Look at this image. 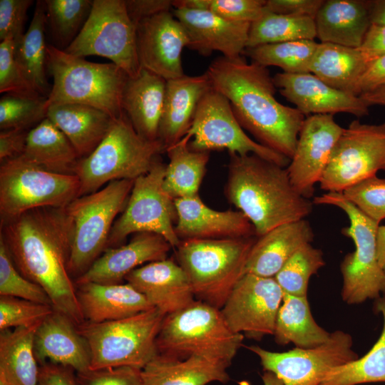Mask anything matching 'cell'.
<instances>
[{
	"mask_svg": "<svg viewBox=\"0 0 385 385\" xmlns=\"http://www.w3.org/2000/svg\"><path fill=\"white\" fill-rule=\"evenodd\" d=\"M34 349L39 366L53 363L71 367L76 373L90 369L91 354L86 340L74 322L55 310L36 328Z\"/></svg>",
	"mask_w": 385,
	"mask_h": 385,
	"instance_id": "25",
	"label": "cell"
},
{
	"mask_svg": "<svg viewBox=\"0 0 385 385\" xmlns=\"http://www.w3.org/2000/svg\"><path fill=\"white\" fill-rule=\"evenodd\" d=\"M266 0H211L210 11L232 22L250 23L265 11Z\"/></svg>",
	"mask_w": 385,
	"mask_h": 385,
	"instance_id": "50",
	"label": "cell"
},
{
	"mask_svg": "<svg viewBox=\"0 0 385 385\" xmlns=\"http://www.w3.org/2000/svg\"><path fill=\"white\" fill-rule=\"evenodd\" d=\"M324 265L322 250L307 244L289 259L274 279L284 293L307 297L310 277Z\"/></svg>",
	"mask_w": 385,
	"mask_h": 385,
	"instance_id": "43",
	"label": "cell"
},
{
	"mask_svg": "<svg viewBox=\"0 0 385 385\" xmlns=\"http://www.w3.org/2000/svg\"><path fill=\"white\" fill-rule=\"evenodd\" d=\"M46 98L6 93L0 99L1 130L26 129L46 118Z\"/></svg>",
	"mask_w": 385,
	"mask_h": 385,
	"instance_id": "44",
	"label": "cell"
},
{
	"mask_svg": "<svg viewBox=\"0 0 385 385\" xmlns=\"http://www.w3.org/2000/svg\"><path fill=\"white\" fill-rule=\"evenodd\" d=\"M312 202L337 207L349 220V226L343 228L342 233L353 240L355 250L346 254L340 265L343 301L349 304H358L384 295L385 273L379 265L376 250L379 224L365 215L342 192L324 193L315 197Z\"/></svg>",
	"mask_w": 385,
	"mask_h": 385,
	"instance_id": "10",
	"label": "cell"
},
{
	"mask_svg": "<svg viewBox=\"0 0 385 385\" xmlns=\"http://www.w3.org/2000/svg\"><path fill=\"white\" fill-rule=\"evenodd\" d=\"M344 128L333 115H310L301 127L296 148L287 170L291 183L309 199L319 183Z\"/></svg>",
	"mask_w": 385,
	"mask_h": 385,
	"instance_id": "18",
	"label": "cell"
},
{
	"mask_svg": "<svg viewBox=\"0 0 385 385\" xmlns=\"http://www.w3.org/2000/svg\"><path fill=\"white\" fill-rule=\"evenodd\" d=\"M190 137L186 135L168 148L169 163L163 180L165 191L175 200L198 195L210 159V152L195 151L189 148Z\"/></svg>",
	"mask_w": 385,
	"mask_h": 385,
	"instance_id": "37",
	"label": "cell"
},
{
	"mask_svg": "<svg viewBox=\"0 0 385 385\" xmlns=\"http://www.w3.org/2000/svg\"><path fill=\"white\" fill-rule=\"evenodd\" d=\"M284 294L274 277L246 273L235 284L220 311L235 333L260 339L274 334Z\"/></svg>",
	"mask_w": 385,
	"mask_h": 385,
	"instance_id": "17",
	"label": "cell"
},
{
	"mask_svg": "<svg viewBox=\"0 0 385 385\" xmlns=\"http://www.w3.org/2000/svg\"><path fill=\"white\" fill-rule=\"evenodd\" d=\"M136 37L141 68L166 81L185 76L182 52L190 39L173 13L165 11L143 20L136 26Z\"/></svg>",
	"mask_w": 385,
	"mask_h": 385,
	"instance_id": "19",
	"label": "cell"
},
{
	"mask_svg": "<svg viewBox=\"0 0 385 385\" xmlns=\"http://www.w3.org/2000/svg\"><path fill=\"white\" fill-rule=\"evenodd\" d=\"M385 87V53L376 57L356 81L353 93L360 96Z\"/></svg>",
	"mask_w": 385,
	"mask_h": 385,
	"instance_id": "53",
	"label": "cell"
},
{
	"mask_svg": "<svg viewBox=\"0 0 385 385\" xmlns=\"http://www.w3.org/2000/svg\"><path fill=\"white\" fill-rule=\"evenodd\" d=\"M76 293L85 321L99 323L118 320L154 308L128 283L76 284Z\"/></svg>",
	"mask_w": 385,
	"mask_h": 385,
	"instance_id": "28",
	"label": "cell"
},
{
	"mask_svg": "<svg viewBox=\"0 0 385 385\" xmlns=\"http://www.w3.org/2000/svg\"><path fill=\"white\" fill-rule=\"evenodd\" d=\"M173 14L188 33V48L202 56L220 51L237 58L247 47L250 23L229 21L210 10L174 9Z\"/></svg>",
	"mask_w": 385,
	"mask_h": 385,
	"instance_id": "23",
	"label": "cell"
},
{
	"mask_svg": "<svg viewBox=\"0 0 385 385\" xmlns=\"http://www.w3.org/2000/svg\"><path fill=\"white\" fill-rule=\"evenodd\" d=\"M360 97L369 106L373 105L385 106V87L373 92L362 94Z\"/></svg>",
	"mask_w": 385,
	"mask_h": 385,
	"instance_id": "61",
	"label": "cell"
},
{
	"mask_svg": "<svg viewBox=\"0 0 385 385\" xmlns=\"http://www.w3.org/2000/svg\"><path fill=\"white\" fill-rule=\"evenodd\" d=\"M207 74L213 89L230 101L242 128L257 142L291 159L305 115L296 108L280 103L267 68L248 63L241 56L214 59Z\"/></svg>",
	"mask_w": 385,
	"mask_h": 385,
	"instance_id": "2",
	"label": "cell"
},
{
	"mask_svg": "<svg viewBox=\"0 0 385 385\" xmlns=\"http://www.w3.org/2000/svg\"><path fill=\"white\" fill-rule=\"evenodd\" d=\"M342 193L378 224L385 219V178L376 175L369 177L345 189Z\"/></svg>",
	"mask_w": 385,
	"mask_h": 385,
	"instance_id": "47",
	"label": "cell"
},
{
	"mask_svg": "<svg viewBox=\"0 0 385 385\" xmlns=\"http://www.w3.org/2000/svg\"><path fill=\"white\" fill-rule=\"evenodd\" d=\"M314 237L306 219L279 225L257 237L245 265V274L274 277L289 259Z\"/></svg>",
	"mask_w": 385,
	"mask_h": 385,
	"instance_id": "27",
	"label": "cell"
},
{
	"mask_svg": "<svg viewBox=\"0 0 385 385\" xmlns=\"http://www.w3.org/2000/svg\"><path fill=\"white\" fill-rule=\"evenodd\" d=\"M314 40H296L246 48L242 54L264 67L277 66L287 73H310L318 46Z\"/></svg>",
	"mask_w": 385,
	"mask_h": 385,
	"instance_id": "41",
	"label": "cell"
},
{
	"mask_svg": "<svg viewBox=\"0 0 385 385\" xmlns=\"http://www.w3.org/2000/svg\"><path fill=\"white\" fill-rule=\"evenodd\" d=\"M38 385H79L71 367L53 363L39 366Z\"/></svg>",
	"mask_w": 385,
	"mask_h": 385,
	"instance_id": "56",
	"label": "cell"
},
{
	"mask_svg": "<svg viewBox=\"0 0 385 385\" xmlns=\"http://www.w3.org/2000/svg\"><path fill=\"white\" fill-rule=\"evenodd\" d=\"M385 171V123L354 120L339 138L319 182L328 192L345 189Z\"/></svg>",
	"mask_w": 385,
	"mask_h": 385,
	"instance_id": "14",
	"label": "cell"
},
{
	"mask_svg": "<svg viewBox=\"0 0 385 385\" xmlns=\"http://www.w3.org/2000/svg\"><path fill=\"white\" fill-rule=\"evenodd\" d=\"M244 335L235 333L220 309L195 300L165 316L156 339L159 354L185 359L200 356L231 365Z\"/></svg>",
	"mask_w": 385,
	"mask_h": 385,
	"instance_id": "5",
	"label": "cell"
},
{
	"mask_svg": "<svg viewBox=\"0 0 385 385\" xmlns=\"http://www.w3.org/2000/svg\"><path fill=\"white\" fill-rule=\"evenodd\" d=\"M0 296L17 297L52 306L51 301L44 289L25 277L16 268L1 237Z\"/></svg>",
	"mask_w": 385,
	"mask_h": 385,
	"instance_id": "45",
	"label": "cell"
},
{
	"mask_svg": "<svg viewBox=\"0 0 385 385\" xmlns=\"http://www.w3.org/2000/svg\"><path fill=\"white\" fill-rule=\"evenodd\" d=\"M31 0H0V40L12 37L16 44L25 34L24 24Z\"/></svg>",
	"mask_w": 385,
	"mask_h": 385,
	"instance_id": "51",
	"label": "cell"
},
{
	"mask_svg": "<svg viewBox=\"0 0 385 385\" xmlns=\"http://www.w3.org/2000/svg\"><path fill=\"white\" fill-rule=\"evenodd\" d=\"M180 240L233 239L255 237V230L239 210L217 211L207 206L199 195L175 200Z\"/></svg>",
	"mask_w": 385,
	"mask_h": 385,
	"instance_id": "22",
	"label": "cell"
},
{
	"mask_svg": "<svg viewBox=\"0 0 385 385\" xmlns=\"http://www.w3.org/2000/svg\"><path fill=\"white\" fill-rule=\"evenodd\" d=\"M46 67L53 84L46 107L78 103L96 108L113 119L124 115L122 95L129 76L113 63H98L47 46Z\"/></svg>",
	"mask_w": 385,
	"mask_h": 385,
	"instance_id": "4",
	"label": "cell"
},
{
	"mask_svg": "<svg viewBox=\"0 0 385 385\" xmlns=\"http://www.w3.org/2000/svg\"><path fill=\"white\" fill-rule=\"evenodd\" d=\"M375 58L360 48L320 42L310 73L334 88L354 94L356 81Z\"/></svg>",
	"mask_w": 385,
	"mask_h": 385,
	"instance_id": "33",
	"label": "cell"
},
{
	"mask_svg": "<svg viewBox=\"0 0 385 385\" xmlns=\"http://www.w3.org/2000/svg\"><path fill=\"white\" fill-rule=\"evenodd\" d=\"M230 366L200 356L178 359L158 354L142 369L143 385H207L227 383Z\"/></svg>",
	"mask_w": 385,
	"mask_h": 385,
	"instance_id": "32",
	"label": "cell"
},
{
	"mask_svg": "<svg viewBox=\"0 0 385 385\" xmlns=\"http://www.w3.org/2000/svg\"><path fill=\"white\" fill-rule=\"evenodd\" d=\"M374 309L384 320L378 340L364 356L329 370L319 385L385 382V294L375 299Z\"/></svg>",
	"mask_w": 385,
	"mask_h": 385,
	"instance_id": "39",
	"label": "cell"
},
{
	"mask_svg": "<svg viewBox=\"0 0 385 385\" xmlns=\"http://www.w3.org/2000/svg\"><path fill=\"white\" fill-rule=\"evenodd\" d=\"M315 37L314 18L277 14L265 10L260 19L251 24L246 48L296 40H314Z\"/></svg>",
	"mask_w": 385,
	"mask_h": 385,
	"instance_id": "40",
	"label": "cell"
},
{
	"mask_svg": "<svg viewBox=\"0 0 385 385\" xmlns=\"http://www.w3.org/2000/svg\"><path fill=\"white\" fill-rule=\"evenodd\" d=\"M93 2L91 0L45 1L46 26L54 41L53 46L65 50L73 41L89 16Z\"/></svg>",
	"mask_w": 385,
	"mask_h": 385,
	"instance_id": "42",
	"label": "cell"
},
{
	"mask_svg": "<svg viewBox=\"0 0 385 385\" xmlns=\"http://www.w3.org/2000/svg\"><path fill=\"white\" fill-rule=\"evenodd\" d=\"M165 314L157 308L124 319L76 325L91 354L90 369H142L157 354L156 339Z\"/></svg>",
	"mask_w": 385,
	"mask_h": 385,
	"instance_id": "9",
	"label": "cell"
},
{
	"mask_svg": "<svg viewBox=\"0 0 385 385\" xmlns=\"http://www.w3.org/2000/svg\"><path fill=\"white\" fill-rule=\"evenodd\" d=\"M125 281L165 315L196 300L186 273L171 259L145 264L129 273Z\"/></svg>",
	"mask_w": 385,
	"mask_h": 385,
	"instance_id": "24",
	"label": "cell"
},
{
	"mask_svg": "<svg viewBox=\"0 0 385 385\" xmlns=\"http://www.w3.org/2000/svg\"><path fill=\"white\" fill-rule=\"evenodd\" d=\"M229 155L225 194L252 224L256 237L312 212L314 203L294 189L287 168L255 154Z\"/></svg>",
	"mask_w": 385,
	"mask_h": 385,
	"instance_id": "3",
	"label": "cell"
},
{
	"mask_svg": "<svg viewBox=\"0 0 385 385\" xmlns=\"http://www.w3.org/2000/svg\"><path fill=\"white\" fill-rule=\"evenodd\" d=\"M371 1L327 0L314 21L321 43L360 48L371 26Z\"/></svg>",
	"mask_w": 385,
	"mask_h": 385,
	"instance_id": "30",
	"label": "cell"
},
{
	"mask_svg": "<svg viewBox=\"0 0 385 385\" xmlns=\"http://www.w3.org/2000/svg\"><path fill=\"white\" fill-rule=\"evenodd\" d=\"M195 151L227 150L240 155L255 154L282 167L290 159L250 138L236 119L229 100L212 88L201 98L188 133Z\"/></svg>",
	"mask_w": 385,
	"mask_h": 385,
	"instance_id": "15",
	"label": "cell"
},
{
	"mask_svg": "<svg viewBox=\"0 0 385 385\" xmlns=\"http://www.w3.org/2000/svg\"><path fill=\"white\" fill-rule=\"evenodd\" d=\"M76 378L79 385H143L141 369L130 366L88 369Z\"/></svg>",
	"mask_w": 385,
	"mask_h": 385,
	"instance_id": "49",
	"label": "cell"
},
{
	"mask_svg": "<svg viewBox=\"0 0 385 385\" xmlns=\"http://www.w3.org/2000/svg\"><path fill=\"white\" fill-rule=\"evenodd\" d=\"M371 24L385 26V0L371 1Z\"/></svg>",
	"mask_w": 385,
	"mask_h": 385,
	"instance_id": "58",
	"label": "cell"
},
{
	"mask_svg": "<svg viewBox=\"0 0 385 385\" xmlns=\"http://www.w3.org/2000/svg\"><path fill=\"white\" fill-rule=\"evenodd\" d=\"M22 156L48 171L75 175L80 158L66 136L48 118L29 130Z\"/></svg>",
	"mask_w": 385,
	"mask_h": 385,
	"instance_id": "35",
	"label": "cell"
},
{
	"mask_svg": "<svg viewBox=\"0 0 385 385\" xmlns=\"http://www.w3.org/2000/svg\"><path fill=\"white\" fill-rule=\"evenodd\" d=\"M351 336L342 330L331 333L324 344L309 349L297 348L275 352L252 345L265 371L274 374L283 385H319L332 368L358 359L352 349Z\"/></svg>",
	"mask_w": 385,
	"mask_h": 385,
	"instance_id": "16",
	"label": "cell"
},
{
	"mask_svg": "<svg viewBox=\"0 0 385 385\" xmlns=\"http://www.w3.org/2000/svg\"><path fill=\"white\" fill-rule=\"evenodd\" d=\"M324 0H266L265 10L283 15L315 16Z\"/></svg>",
	"mask_w": 385,
	"mask_h": 385,
	"instance_id": "52",
	"label": "cell"
},
{
	"mask_svg": "<svg viewBox=\"0 0 385 385\" xmlns=\"http://www.w3.org/2000/svg\"><path fill=\"white\" fill-rule=\"evenodd\" d=\"M29 131L26 129H9L1 131V163L22 155L26 147Z\"/></svg>",
	"mask_w": 385,
	"mask_h": 385,
	"instance_id": "55",
	"label": "cell"
},
{
	"mask_svg": "<svg viewBox=\"0 0 385 385\" xmlns=\"http://www.w3.org/2000/svg\"><path fill=\"white\" fill-rule=\"evenodd\" d=\"M64 208L24 212L1 225L0 237L19 272L44 289L55 311L78 325L85 320L68 269L70 241Z\"/></svg>",
	"mask_w": 385,
	"mask_h": 385,
	"instance_id": "1",
	"label": "cell"
},
{
	"mask_svg": "<svg viewBox=\"0 0 385 385\" xmlns=\"http://www.w3.org/2000/svg\"><path fill=\"white\" fill-rule=\"evenodd\" d=\"M76 175L48 171L22 155L0 166V217L4 224L29 210L66 207L79 196Z\"/></svg>",
	"mask_w": 385,
	"mask_h": 385,
	"instance_id": "11",
	"label": "cell"
},
{
	"mask_svg": "<svg viewBox=\"0 0 385 385\" xmlns=\"http://www.w3.org/2000/svg\"><path fill=\"white\" fill-rule=\"evenodd\" d=\"M46 27L45 1H38L27 31L16 44L14 55L29 84L39 94L47 98L51 89L46 76L48 46L45 41Z\"/></svg>",
	"mask_w": 385,
	"mask_h": 385,
	"instance_id": "38",
	"label": "cell"
},
{
	"mask_svg": "<svg viewBox=\"0 0 385 385\" xmlns=\"http://www.w3.org/2000/svg\"><path fill=\"white\" fill-rule=\"evenodd\" d=\"M330 334L315 322L307 296L284 294L273 334L277 343L309 349L325 343Z\"/></svg>",
	"mask_w": 385,
	"mask_h": 385,
	"instance_id": "36",
	"label": "cell"
},
{
	"mask_svg": "<svg viewBox=\"0 0 385 385\" xmlns=\"http://www.w3.org/2000/svg\"><path fill=\"white\" fill-rule=\"evenodd\" d=\"M165 151L159 140L151 141L140 136L124 113L113 120L93 152L78 160L74 174L80 181L79 196L94 192L114 180H135L147 173Z\"/></svg>",
	"mask_w": 385,
	"mask_h": 385,
	"instance_id": "8",
	"label": "cell"
},
{
	"mask_svg": "<svg viewBox=\"0 0 385 385\" xmlns=\"http://www.w3.org/2000/svg\"><path fill=\"white\" fill-rule=\"evenodd\" d=\"M211 88L205 73L167 81L158 131V140L165 150L186 135L201 98Z\"/></svg>",
	"mask_w": 385,
	"mask_h": 385,
	"instance_id": "26",
	"label": "cell"
},
{
	"mask_svg": "<svg viewBox=\"0 0 385 385\" xmlns=\"http://www.w3.org/2000/svg\"><path fill=\"white\" fill-rule=\"evenodd\" d=\"M134 180H114L79 196L65 208L69 241L68 272L83 275L106 249L112 227L128 201Z\"/></svg>",
	"mask_w": 385,
	"mask_h": 385,
	"instance_id": "6",
	"label": "cell"
},
{
	"mask_svg": "<svg viewBox=\"0 0 385 385\" xmlns=\"http://www.w3.org/2000/svg\"><path fill=\"white\" fill-rule=\"evenodd\" d=\"M273 81L280 94L304 115L369 114V106L360 96L334 88L312 73H277Z\"/></svg>",
	"mask_w": 385,
	"mask_h": 385,
	"instance_id": "20",
	"label": "cell"
},
{
	"mask_svg": "<svg viewBox=\"0 0 385 385\" xmlns=\"http://www.w3.org/2000/svg\"><path fill=\"white\" fill-rule=\"evenodd\" d=\"M166 165L157 158L147 173L134 180L126 205L112 227L106 248L120 246L129 235L140 232L160 235L173 248L180 244L174 226L175 200L163 188Z\"/></svg>",
	"mask_w": 385,
	"mask_h": 385,
	"instance_id": "13",
	"label": "cell"
},
{
	"mask_svg": "<svg viewBox=\"0 0 385 385\" xmlns=\"http://www.w3.org/2000/svg\"><path fill=\"white\" fill-rule=\"evenodd\" d=\"M46 118L66 136L80 159L93 152L114 120L96 108L78 103L51 105Z\"/></svg>",
	"mask_w": 385,
	"mask_h": 385,
	"instance_id": "31",
	"label": "cell"
},
{
	"mask_svg": "<svg viewBox=\"0 0 385 385\" xmlns=\"http://www.w3.org/2000/svg\"><path fill=\"white\" fill-rule=\"evenodd\" d=\"M262 379L264 385H283L282 381L271 371H265Z\"/></svg>",
	"mask_w": 385,
	"mask_h": 385,
	"instance_id": "62",
	"label": "cell"
},
{
	"mask_svg": "<svg viewBox=\"0 0 385 385\" xmlns=\"http://www.w3.org/2000/svg\"><path fill=\"white\" fill-rule=\"evenodd\" d=\"M167 81L141 68L139 74L128 78L122 95V109L136 132L146 140H158Z\"/></svg>",
	"mask_w": 385,
	"mask_h": 385,
	"instance_id": "29",
	"label": "cell"
},
{
	"mask_svg": "<svg viewBox=\"0 0 385 385\" xmlns=\"http://www.w3.org/2000/svg\"><path fill=\"white\" fill-rule=\"evenodd\" d=\"M173 248L160 235L136 233L128 243L106 248L90 268L74 280L75 284L122 283L134 270L150 262L167 259Z\"/></svg>",
	"mask_w": 385,
	"mask_h": 385,
	"instance_id": "21",
	"label": "cell"
},
{
	"mask_svg": "<svg viewBox=\"0 0 385 385\" xmlns=\"http://www.w3.org/2000/svg\"><path fill=\"white\" fill-rule=\"evenodd\" d=\"M65 52L78 56L107 58L130 78L140 70L136 26L128 16L124 0H94L89 16Z\"/></svg>",
	"mask_w": 385,
	"mask_h": 385,
	"instance_id": "12",
	"label": "cell"
},
{
	"mask_svg": "<svg viewBox=\"0 0 385 385\" xmlns=\"http://www.w3.org/2000/svg\"><path fill=\"white\" fill-rule=\"evenodd\" d=\"M360 48L374 58L385 53V26L371 24Z\"/></svg>",
	"mask_w": 385,
	"mask_h": 385,
	"instance_id": "57",
	"label": "cell"
},
{
	"mask_svg": "<svg viewBox=\"0 0 385 385\" xmlns=\"http://www.w3.org/2000/svg\"><path fill=\"white\" fill-rule=\"evenodd\" d=\"M255 237L181 240L178 263L186 273L197 300L221 309L245 274Z\"/></svg>",
	"mask_w": 385,
	"mask_h": 385,
	"instance_id": "7",
	"label": "cell"
},
{
	"mask_svg": "<svg viewBox=\"0 0 385 385\" xmlns=\"http://www.w3.org/2000/svg\"><path fill=\"white\" fill-rule=\"evenodd\" d=\"M211 0H175L173 1L174 9L192 10H210Z\"/></svg>",
	"mask_w": 385,
	"mask_h": 385,
	"instance_id": "59",
	"label": "cell"
},
{
	"mask_svg": "<svg viewBox=\"0 0 385 385\" xmlns=\"http://www.w3.org/2000/svg\"><path fill=\"white\" fill-rule=\"evenodd\" d=\"M38 325L0 331V385H38L34 339Z\"/></svg>",
	"mask_w": 385,
	"mask_h": 385,
	"instance_id": "34",
	"label": "cell"
},
{
	"mask_svg": "<svg viewBox=\"0 0 385 385\" xmlns=\"http://www.w3.org/2000/svg\"><path fill=\"white\" fill-rule=\"evenodd\" d=\"M376 250L379 265L385 273V225L378 227L376 232Z\"/></svg>",
	"mask_w": 385,
	"mask_h": 385,
	"instance_id": "60",
	"label": "cell"
},
{
	"mask_svg": "<svg viewBox=\"0 0 385 385\" xmlns=\"http://www.w3.org/2000/svg\"><path fill=\"white\" fill-rule=\"evenodd\" d=\"M53 311L51 305L0 296V331L38 325Z\"/></svg>",
	"mask_w": 385,
	"mask_h": 385,
	"instance_id": "46",
	"label": "cell"
},
{
	"mask_svg": "<svg viewBox=\"0 0 385 385\" xmlns=\"http://www.w3.org/2000/svg\"><path fill=\"white\" fill-rule=\"evenodd\" d=\"M15 46L12 37L0 43V93L43 96L32 88L22 73L16 61Z\"/></svg>",
	"mask_w": 385,
	"mask_h": 385,
	"instance_id": "48",
	"label": "cell"
},
{
	"mask_svg": "<svg viewBox=\"0 0 385 385\" xmlns=\"http://www.w3.org/2000/svg\"><path fill=\"white\" fill-rule=\"evenodd\" d=\"M129 18L137 26L141 21L158 14L170 11L173 1L170 0H124Z\"/></svg>",
	"mask_w": 385,
	"mask_h": 385,
	"instance_id": "54",
	"label": "cell"
}]
</instances>
